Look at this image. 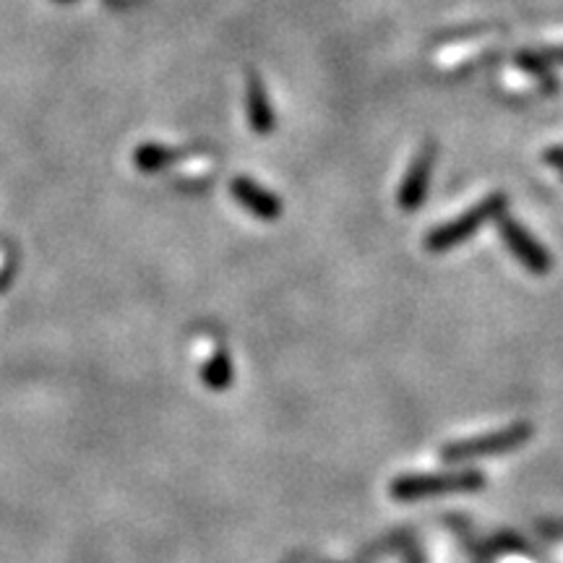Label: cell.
Instances as JSON below:
<instances>
[{
    "instance_id": "ba28073f",
    "label": "cell",
    "mask_w": 563,
    "mask_h": 563,
    "mask_svg": "<svg viewBox=\"0 0 563 563\" xmlns=\"http://www.w3.org/2000/svg\"><path fill=\"white\" fill-rule=\"evenodd\" d=\"M175 159H178V152L167 150L162 144H141L136 154H133V162H136L141 173H159L167 165H173Z\"/></svg>"
},
{
    "instance_id": "8992f818",
    "label": "cell",
    "mask_w": 563,
    "mask_h": 563,
    "mask_svg": "<svg viewBox=\"0 0 563 563\" xmlns=\"http://www.w3.org/2000/svg\"><path fill=\"white\" fill-rule=\"evenodd\" d=\"M431 165H433V150L428 146V150L412 162L410 173H407V178L402 183V191H399V203H402V209L412 211L415 207H420L422 199H426L428 180H431Z\"/></svg>"
},
{
    "instance_id": "8fae6325",
    "label": "cell",
    "mask_w": 563,
    "mask_h": 563,
    "mask_svg": "<svg viewBox=\"0 0 563 563\" xmlns=\"http://www.w3.org/2000/svg\"><path fill=\"white\" fill-rule=\"evenodd\" d=\"M58 3H70V0H58Z\"/></svg>"
},
{
    "instance_id": "9c48e42d",
    "label": "cell",
    "mask_w": 563,
    "mask_h": 563,
    "mask_svg": "<svg viewBox=\"0 0 563 563\" xmlns=\"http://www.w3.org/2000/svg\"><path fill=\"white\" fill-rule=\"evenodd\" d=\"M201 382L211 391H224L232 384V361L224 350L214 352V357L201 368Z\"/></svg>"
},
{
    "instance_id": "6da1fadb",
    "label": "cell",
    "mask_w": 563,
    "mask_h": 563,
    "mask_svg": "<svg viewBox=\"0 0 563 563\" xmlns=\"http://www.w3.org/2000/svg\"><path fill=\"white\" fill-rule=\"evenodd\" d=\"M485 488V475L477 470H452V473L402 475L391 483V496L397 501H420L449 493H475Z\"/></svg>"
},
{
    "instance_id": "3957f363",
    "label": "cell",
    "mask_w": 563,
    "mask_h": 563,
    "mask_svg": "<svg viewBox=\"0 0 563 563\" xmlns=\"http://www.w3.org/2000/svg\"><path fill=\"white\" fill-rule=\"evenodd\" d=\"M501 209H504V196H490L488 201L477 203L475 209L467 211V214L456 217V220L441 224V228H435L431 235H428L426 245L435 253L454 249V245L467 241L470 235H475V232L481 230L485 222L501 214Z\"/></svg>"
},
{
    "instance_id": "277c9868",
    "label": "cell",
    "mask_w": 563,
    "mask_h": 563,
    "mask_svg": "<svg viewBox=\"0 0 563 563\" xmlns=\"http://www.w3.org/2000/svg\"><path fill=\"white\" fill-rule=\"evenodd\" d=\"M501 235H504L506 245H509V251L532 274H548V272H551V256H548V251L538 241H534V238L522 228V224L504 220L501 222Z\"/></svg>"
},
{
    "instance_id": "52a82bcc",
    "label": "cell",
    "mask_w": 563,
    "mask_h": 563,
    "mask_svg": "<svg viewBox=\"0 0 563 563\" xmlns=\"http://www.w3.org/2000/svg\"><path fill=\"white\" fill-rule=\"evenodd\" d=\"M249 121L251 129L256 133H272L274 129V110L269 104V97H266V89L258 76H251L249 79Z\"/></svg>"
},
{
    "instance_id": "7a4b0ae2",
    "label": "cell",
    "mask_w": 563,
    "mask_h": 563,
    "mask_svg": "<svg viewBox=\"0 0 563 563\" xmlns=\"http://www.w3.org/2000/svg\"><path fill=\"white\" fill-rule=\"evenodd\" d=\"M530 439H532V426H527V422H517V426L481 435V439H467V441L452 443V446H443L441 454L446 462H473V460H481V456L514 452V449L525 446Z\"/></svg>"
},
{
    "instance_id": "30bf717a",
    "label": "cell",
    "mask_w": 563,
    "mask_h": 563,
    "mask_svg": "<svg viewBox=\"0 0 563 563\" xmlns=\"http://www.w3.org/2000/svg\"><path fill=\"white\" fill-rule=\"evenodd\" d=\"M555 162H559V167L563 170V154H555Z\"/></svg>"
},
{
    "instance_id": "5b68a950",
    "label": "cell",
    "mask_w": 563,
    "mask_h": 563,
    "mask_svg": "<svg viewBox=\"0 0 563 563\" xmlns=\"http://www.w3.org/2000/svg\"><path fill=\"white\" fill-rule=\"evenodd\" d=\"M232 196H235L243 209H249L253 217H258V220H277L282 214V201L277 196L249 178L232 180Z\"/></svg>"
}]
</instances>
